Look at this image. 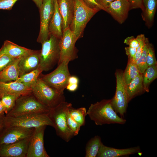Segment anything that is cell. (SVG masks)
<instances>
[{
  "label": "cell",
  "mask_w": 157,
  "mask_h": 157,
  "mask_svg": "<svg viewBox=\"0 0 157 157\" xmlns=\"http://www.w3.org/2000/svg\"><path fill=\"white\" fill-rule=\"evenodd\" d=\"M111 99H103L91 104L87 111L90 119L97 125L106 124H124L126 120L119 117L113 108Z\"/></svg>",
  "instance_id": "obj_1"
},
{
  "label": "cell",
  "mask_w": 157,
  "mask_h": 157,
  "mask_svg": "<svg viewBox=\"0 0 157 157\" xmlns=\"http://www.w3.org/2000/svg\"><path fill=\"white\" fill-rule=\"evenodd\" d=\"M31 88L32 94L37 99L50 109L65 101L64 92L49 86L39 77Z\"/></svg>",
  "instance_id": "obj_2"
},
{
  "label": "cell",
  "mask_w": 157,
  "mask_h": 157,
  "mask_svg": "<svg viewBox=\"0 0 157 157\" xmlns=\"http://www.w3.org/2000/svg\"><path fill=\"white\" fill-rule=\"evenodd\" d=\"M50 108L40 103L32 93L19 97L6 116L16 117L33 114H48Z\"/></svg>",
  "instance_id": "obj_3"
},
{
  "label": "cell",
  "mask_w": 157,
  "mask_h": 157,
  "mask_svg": "<svg viewBox=\"0 0 157 157\" xmlns=\"http://www.w3.org/2000/svg\"><path fill=\"white\" fill-rule=\"evenodd\" d=\"M74 10L69 28L77 40L83 36L85 28L92 17L99 10L87 6L82 0H73Z\"/></svg>",
  "instance_id": "obj_4"
},
{
  "label": "cell",
  "mask_w": 157,
  "mask_h": 157,
  "mask_svg": "<svg viewBox=\"0 0 157 157\" xmlns=\"http://www.w3.org/2000/svg\"><path fill=\"white\" fill-rule=\"evenodd\" d=\"M60 39L51 35L41 43L40 67L42 71L50 70L58 63L60 56Z\"/></svg>",
  "instance_id": "obj_5"
},
{
  "label": "cell",
  "mask_w": 157,
  "mask_h": 157,
  "mask_svg": "<svg viewBox=\"0 0 157 157\" xmlns=\"http://www.w3.org/2000/svg\"><path fill=\"white\" fill-rule=\"evenodd\" d=\"M71 104L65 101L51 108L48 114L57 135L67 142L74 136L67 125L66 118V110Z\"/></svg>",
  "instance_id": "obj_6"
},
{
  "label": "cell",
  "mask_w": 157,
  "mask_h": 157,
  "mask_svg": "<svg viewBox=\"0 0 157 157\" xmlns=\"http://www.w3.org/2000/svg\"><path fill=\"white\" fill-rule=\"evenodd\" d=\"M5 127L18 126L26 128H35L42 126L53 127L48 114H33L16 117L5 115Z\"/></svg>",
  "instance_id": "obj_7"
},
{
  "label": "cell",
  "mask_w": 157,
  "mask_h": 157,
  "mask_svg": "<svg viewBox=\"0 0 157 157\" xmlns=\"http://www.w3.org/2000/svg\"><path fill=\"white\" fill-rule=\"evenodd\" d=\"M69 63L67 61H63L58 65L53 71L46 74H41L39 77L49 86L64 92L71 76L68 67Z\"/></svg>",
  "instance_id": "obj_8"
},
{
  "label": "cell",
  "mask_w": 157,
  "mask_h": 157,
  "mask_svg": "<svg viewBox=\"0 0 157 157\" xmlns=\"http://www.w3.org/2000/svg\"><path fill=\"white\" fill-rule=\"evenodd\" d=\"M123 72L117 70L115 74L116 87L115 94L111 99L112 106L117 113L124 116L126 112L129 103L126 91V85L123 77Z\"/></svg>",
  "instance_id": "obj_9"
},
{
  "label": "cell",
  "mask_w": 157,
  "mask_h": 157,
  "mask_svg": "<svg viewBox=\"0 0 157 157\" xmlns=\"http://www.w3.org/2000/svg\"><path fill=\"white\" fill-rule=\"evenodd\" d=\"M77 40L69 27L63 31L60 39V56L58 65L63 61L69 62L78 58V50L75 46Z\"/></svg>",
  "instance_id": "obj_10"
},
{
  "label": "cell",
  "mask_w": 157,
  "mask_h": 157,
  "mask_svg": "<svg viewBox=\"0 0 157 157\" xmlns=\"http://www.w3.org/2000/svg\"><path fill=\"white\" fill-rule=\"evenodd\" d=\"M54 0H43L39 9L40 26L37 41L41 43L49 37V26L54 10Z\"/></svg>",
  "instance_id": "obj_11"
},
{
  "label": "cell",
  "mask_w": 157,
  "mask_h": 157,
  "mask_svg": "<svg viewBox=\"0 0 157 157\" xmlns=\"http://www.w3.org/2000/svg\"><path fill=\"white\" fill-rule=\"evenodd\" d=\"M47 126L34 128L31 136L26 157H49L44 146V136Z\"/></svg>",
  "instance_id": "obj_12"
},
{
  "label": "cell",
  "mask_w": 157,
  "mask_h": 157,
  "mask_svg": "<svg viewBox=\"0 0 157 157\" xmlns=\"http://www.w3.org/2000/svg\"><path fill=\"white\" fill-rule=\"evenodd\" d=\"M34 129L18 126L5 127L0 133V144L14 143L30 137Z\"/></svg>",
  "instance_id": "obj_13"
},
{
  "label": "cell",
  "mask_w": 157,
  "mask_h": 157,
  "mask_svg": "<svg viewBox=\"0 0 157 157\" xmlns=\"http://www.w3.org/2000/svg\"><path fill=\"white\" fill-rule=\"evenodd\" d=\"M31 136L14 143L0 144V157H26Z\"/></svg>",
  "instance_id": "obj_14"
},
{
  "label": "cell",
  "mask_w": 157,
  "mask_h": 157,
  "mask_svg": "<svg viewBox=\"0 0 157 157\" xmlns=\"http://www.w3.org/2000/svg\"><path fill=\"white\" fill-rule=\"evenodd\" d=\"M130 10V4L127 0H115L110 3L105 11L121 24L127 18Z\"/></svg>",
  "instance_id": "obj_15"
},
{
  "label": "cell",
  "mask_w": 157,
  "mask_h": 157,
  "mask_svg": "<svg viewBox=\"0 0 157 157\" xmlns=\"http://www.w3.org/2000/svg\"><path fill=\"white\" fill-rule=\"evenodd\" d=\"M40 50L32 51L22 57L19 63V77L40 67Z\"/></svg>",
  "instance_id": "obj_16"
},
{
  "label": "cell",
  "mask_w": 157,
  "mask_h": 157,
  "mask_svg": "<svg viewBox=\"0 0 157 157\" xmlns=\"http://www.w3.org/2000/svg\"><path fill=\"white\" fill-rule=\"evenodd\" d=\"M0 92L1 94H10L19 97L32 93L31 87L16 81L7 83L0 82Z\"/></svg>",
  "instance_id": "obj_17"
},
{
  "label": "cell",
  "mask_w": 157,
  "mask_h": 157,
  "mask_svg": "<svg viewBox=\"0 0 157 157\" xmlns=\"http://www.w3.org/2000/svg\"><path fill=\"white\" fill-rule=\"evenodd\" d=\"M139 146L129 148L118 149L106 146L102 143L99 149L97 157H119L128 156L140 152Z\"/></svg>",
  "instance_id": "obj_18"
},
{
  "label": "cell",
  "mask_w": 157,
  "mask_h": 157,
  "mask_svg": "<svg viewBox=\"0 0 157 157\" xmlns=\"http://www.w3.org/2000/svg\"><path fill=\"white\" fill-rule=\"evenodd\" d=\"M54 3L53 12L49 26V35L60 39L63 34V20L58 9V0H54Z\"/></svg>",
  "instance_id": "obj_19"
},
{
  "label": "cell",
  "mask_w": 157,
  "mask_h": 157,
  "mask_svg": "<svg viewBox=\"0 0 157 157\" xmlns=\"http://www.w3.org/2000/svg\"><path fill=\"white\" fill-rule=\"evenodd\" d=\"M32 50L6 40L0 49V57L6 55L15 58H19L28 54Z\"/></svg>",
  "instance_id": "obj_20"
},
{
  "label": "cell",
  "mask_w": 157,
  "mask_h": 157,
  "mask_svg": "<svg viewBox=\"0 0 157 157\" xmlns=\"http://www.w3.org/2000/svg\"><path fill=\"white\" fill-rule=\"evenodd\" d=\"M59 10L63 20V31L69 28L71 23L74 10L73 0H58Z\"/></svg>",
  "instance_id": "obj_21"
},
{
  "label": "cell",
  "mask_w": 157,
  "mask_h": 157,
  "mask_svg": "<svg viewBox=\"0 0 157 157\" xmlns=\"http://www.w3.org/2000/svg\"><path fill=\"white\" fill-rule=\"evenodd\" d=\"M21 57L15 59L0 72V82H8L18 78L19 74L18 64Z\"/></svg>",
  "instance_id": "obj_22"
},
{
  "label": "cell",
  "mask_w": 157,
  "mask_h": 157,
  "mask_svg": "<svg viewBox=\"0 0 157 157\" xmlns=\"http://www.w3.org/2000/svg\"><path fill=\"white\" fill-rule=\"evenodd\" d=\"M157 4V0H142V16L148 26H151L153 22Z\"/></svg>",
  "instance_id": "obj_23"
},
{
  "label": "cell",
  "mask_w": 157,
  "mask_h": 157,
  "mask_svg": "<svg viewBox=\"0 0 157 157\" xmlns=\"http://www.w3.org/2000/svg\"><path fill=\"white\" fill-rule=\"evenodd\" d=\"M126 88L129 102L135 96L144 91L142 74H139L126 85Z\"/></svg>",
  "instance_id": "obj_24"
},
{
  "label": "cell",
  "mask_w": 157,
  "mask_h": 157,
  "mask_svg": "<svg viewBox=\"0 0 157 157\" xmlns=\"http://www.w3.org/2000/svg\"><path fill=\"white\" fill-rule=\"evenodd\" d=\"M142 75L144 90L148 92L150 84L157 77V64L148 66Z\"/></svg>",
  "instance_id": "obj_25"
},
{
  "label": "cell",
  "mask_w": 157,
  "mask_h": 157,
  "mask_svg": "<svg viewBox=\"0 0 157 157\" xmlns=\"http://www.w3.org/2000/svg\"><path fill=\"white\" fill-rule=\"evenodd\" d=\"M100 136L96 135L87 142L85 147V157H96L102 144Z\"/></svg>",
  "instance_id": "obj_26"
},
{
  "label": "cell",
  "mask_w": 157,
  "mask_h": 157,
  "mask_svg": "<svg viewBox=\"0 0 157 157\" xmlns=\"http://www.w3.org/2000/svg\"><path fill=\"white\" fill-rule=\"evenodd\" d=\"M42 72L39 67L34 70L20 76L16 81L31 88L37 81Z\"/></svg>",
  "instance_id": "obj_27"
},
{
  "label": "cell",
  "mask_w": 157,
  "mask_h": 157,
  "mask_svg": "<svg viewBox=\"0 0 157 157\" xmlns=\"http://www.w3.org/2000/svg\"><path fill=\"white\" fill-rule=\"evenodd\" d=\"M140 74L136 64L128 61L127 66L123 73L124 81L126 85L129 84Z\"/></svg>",
  "instance_id": "obj_28"
},
{
  "label": "cell",
  "mask_w": 157,
  "mask_h": 157,
  "mask_svg": "<svg viewBox=\"0 0 157 157\" xmlns=\"http://www.w3.org/2000/svg\"><path fill=\"white\" fill-rule=\"evenodd\" d=\"M69 113L73 119L81 126L85 124V117L87 115V111L85 107L75 109L71 105L69 108Z\"/></svg>",
  "instance_id": "obj_29"
},
{
  "label": "cell",
  "mask_w": 157,
  "mask_h": 157,
  "mask_svg": "<svg viewBox=\"0 0 157 157\" xmlns=\"http://www.w3.org/2000/svg\"><path fill=\"white\" fill-rule=\"evenodd\" d=\"M19 97L10 94H1L0 97L1 103L6 114L14 107Z\"/></svg>",
  "instance_id": "obj_30"
},
{
  "label": "cell",
  "mask_w": 157,
  "mask_h": 157,
  "mask_svg": "<svg viewBox=\"0 0 157 157\" xmlns=\"http://www.w3.org/2000/svg\"><path fill=\"white\" fill-rule=\"evenodd\" d=\"M149 43L148 39L146 38L142 53L140 57L135 63L140 73L142 74L148 67L147 63V56Z\"/></svg>",
  "instance_id": "obj_31"
},
{
  "label": "cell",
  "mask_w": 157,
  "mask_h": 157,
  "mask_svg": "<svg viewBox=\"0 0 157 157\" xmlns=\"http://www.w3.org/2000/svg\"><path fill=\"white\" fill-rule=\"evenodd\" d=\"M72 105L71 104L66 110V121L68 127L73 133L74 136H76L78 134L81 126L73 119L69 113V108Z\"/></svg>",
  "instance_id": "obj_32"
},
{
  "label": "cell",
  "mask_w": 157,
  "mask_h": 157,
  "mask_svg": "<svg viewBox=\"0 0 157 157\" xmlns=\"http://www.w3.org/2000/svg\"><path fill=\"white\" fill-rule=\"evenodd\" d=\"M136 38L139 41V44L137 48L136 53L135 57L134 60L135 63L140 57L142 53L146 38L144 36V35L143 34L138 35Z\"/></svg>",
  "instance_id": "obj_33"
},
{
  "label": "cell",
  "mask_w": 157,
  "mask_h": 157,
  "mask_svg": "<svg viewBox=\"0 0 157 157\" xmlns=\"http://www.w3.org/2000/svg\"><path fill=\"white\" fill-rule=\"evenodd\" d=\"M147 63L148 66L157 64L154 48L152 44L149 43L148 45Z\"/></svg>",
  "instance_id": "obj_34"
},
{
  "label": "cell",
  "mask_w": 157,
  "mask_h": 157,
  "mask_svg": "<svg viewBox=\"0 0 157 157\" xmlns=\"http://www.w3.org/2000/svg\"><path fill=\"white\" fill-rule=\"evenodd\" d=\"M16 58L6 55L1 56L0 57V72L2 71Z\"/></svg>",
  "instance_id": "obj_35"
},
{
  "label": "cell",
  "mask_w": 157,
  "mask_h": 157,
  "mask_svg": "<svg viewBox=\"0 0 157 157\" xmlns=\"http://www.w3.org/2000/svg\"><path fill=\"white\" fill-rule=\"evenodd\" d=\"M19 0H0V9L10 10Z\"/></svg>",
  "instance_id": "obj_36"
},
{
  "label": "cell",
  "mask_w": 157,
  "mask_h": 157,
  "mask_svg": "<svg viewBox=\"0 0 157 157\" xmlns=\"http://www.w3.org/2000/svg\"><path fill=\"white\" fill-rule=\"evenodd\" d=\"M124 42L129 47L136 48H137L139 44L138 40L136 37L135 38L133 36L126 38L124 40Z\"/></svg>",
  "instance_id": "obj_37"
},
{
  "label": "cell",
  "mask_w": 157,
  "mask_h": 157,
  "mask_svg": "<svg viewBox=\"0 0 157 157\" xmlns=\"http://www.w3.org/2000/svg\"><path fill=\"white\" fill-rule=\"evenodd\" d=\"M125 49L126 53L128 56V61L135 63L134 58L136 53L137 48L129 46L125 47Z\"/></svg>",
  "instance_id": "obj_38"
},
{
  "label": "cell",
  "mask_w": 157,
  "mask_h": 157,
  "mask_svg": "<svg viewBox=\"0 0 157 157\" xmlns=\"http://www.w3.org/2000/svg\"><path fill=\"white\" fill-rule=\"evenodd\" d=\"M84 3L88 7L100 10L104 9L97 2V0H82Z\"/></svg>",
  "instance_id": "obj_39"
},
{
  "label": "cell",
  "mask_w": 157,
  "mask_h": 157,
  "mask_svg": "<svg viewBox=\"0 0 157 157\" xmlns=\"http://www.w3.org/2000/svg\"><path fill=\"white\" fill-rule=\"evenodd\" d=\"M129 3L130 9L141 8L142 0H127Z\"/></svg>",
  "instance_id": "obj_40"
},
{
  "label": "cell",
  "mask_w": 157,
  "mask_h": 157,
  "mask_svg": "<svg viewBox=\"0 0 157 157\" xmlns=\"http://www.w3.org/2000/svg\"><path fill=\"white\" fill-rule=\"evenodd\" d=\"M114 0H97L99 5L103 8L104 11L110 3Z\"/></svg>",
  "instance_id": "obj_41"
},
{
  "label": "cell",
  "mask_w": 157,
  "mask_h": 157,
  "mask_svg": "<svg viewBox=\"0 0 157 157\" xmlns=\"http://www.w3.org/2000/svg\"><path fill=\"white\" fill-rule=\"evenodd\" d=\"M78 84H68L66 88L70 92H74L78 89Z\"/></svg>",
  "instance_id": "obj_42"
},
{
  "label": "cell",
  "mask_w": 157,
  "mask_h": 157,
  "mask_svg": "<svg viewBox=\"0 0 157 157\" xmlns=\"http://www.w3.org/2000/svg\"><path fill=\"white\" fill-rule=\"evenodd\" d=\"M79 80L78 78L75 76H70L68 79V84H78Z\"/></svg>",
  "instance_id": "obj_43"
},
{
  "label": "cell",
  "mask_w": 157,
  "mask_h": 157,
  "mask_svg": "<svg viewBox=\"0 0 157 157\" xmlns=\"http://www.w3.org/2000/svg\"><path fill=\"white\" fill-rule=\"evenodd\" d=\"M5 117L4 114L0 115V133L5 127Z\"/></svg>",
  "instance_id": "obj_44"
},
{
  "label": "cell",
  "mask_w": 157,
  "mask_h": 157,
  "mask_svg": "<svg viewBox=\"0 0 157 157\" xmlns=\"http://www.w3.org/2000/svg\"><path fill=\"white\" fill-rule=\"evenodd\" d=\"M39 9L42 4L43 0H32Z\"/></svg>",
  "instance_id": "obj_45"
},
{
  "label": "cell",
  "mask_w": 157,
  "mask_h": 157,
  "mask_svg": "<svg viewBox=\"0 0 157 157\" xmlns=\"http://www.w3.org/2000/svg\"><path fill=\"white\" fill-rule=\"evenodd\" d=\"M4 113H5V109L0 99V115L4 114Z\"/></svg>",
  "instance_id": "obj_46"
},
{
  "label": "cell",
  "mask_w": 157,
  "mask_h": 157,
  "mask_svg": "<svg viewBox=\"0 0 157 157\" xmlns=\"http://www.w3.org/2000/svg\"><path fill=\"white\" fill-rule=\"evenodd\" d=\"M1 94L0 92V96H1Z\"/></svg>",
  "instance_id": "obj_47"
},
{
  "label": "cell",
  "mask_w": 157,
  "mask_h": 157,
  "mask_svg": "<svg viewBox=\"0 0 157 157\" xmlns=\"http://www.w3.org/2000/svg\"></svg>",
  "instance_id": "obj_48"
}]
</instances>
